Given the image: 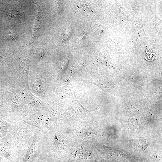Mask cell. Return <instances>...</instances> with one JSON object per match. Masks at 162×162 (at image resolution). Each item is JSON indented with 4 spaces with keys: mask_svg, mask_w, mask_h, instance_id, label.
Returning <instances> with one entry per match:
<instances>
[{
    "mask_svg": "<svg viewBox=\"0 0 162 162\" xmlns=\"http://www.w3.org/2000/svg\"><path fill=\"white\" fill-rule=\"evenodd\" d=\"M5 37L6 38L10 40H15L18 37L16 32L14 30H9L6 33Z\"/></svg>",
    "mask_w": 162,
    "mask_h": 162,
    "instance_id": "1",
    "label": "cell"
},
{
    "mask_svg": "<svg viewBox=\"0 0 162 162\" xmlns=\"http://www.w3.org/2000/svg\"><path fill=\"white\" fill-rule=\"evenodd\" d=\"M7 14L8 16L12 19L17 18L20 16V13L17 10L14 9L8 10Z\"/></svg>",
    "mask_w": 162,
    "mask_h": 162,
    "instance_id": "2",
    "label": "cell"
},
{
    "mask_svg": "<svg viewBox=\"0 0 162 162\" xmlns=\"http://www.w3.org/2000/svg\"><path fill=\"white\" fill-rule=\"evenodd\" d=\"M81 7L86 10L89 11L91 10V7L88 4L83 3L81 4Z\"/></svg>",
    "mask_w": 162,
    "mask_h": 162,
    "instance_id": "3",
    "label": "cell"
}]
</instances>
